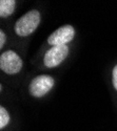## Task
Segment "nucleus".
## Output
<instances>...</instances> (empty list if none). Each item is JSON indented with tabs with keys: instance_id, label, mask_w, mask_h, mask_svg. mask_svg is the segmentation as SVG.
Here are the masks:
<instances>
[{
	"instance_id": "obj_1",
	"label": "nucleus",
	"mask_w": 117,
	"mask_h": 131,
	"mask_svg": "<svg viewBox=\"0 0 117 131\" xmlns=\"http://www.w3.org/2000/svg\"><path fill=\"white\" fill-rule=\"evenodd\" d=\"M39 23H40V13L36 9H32L17 20L14 28L18 36L26 37L36 30Z\"/></svg>"
},
{
	"instance_id": "obj_2",
	"label": "nucleus",
	"mask_w": 117,
	"mask_h": 131,
	"mask_svg": "<svg viewBox=\"0 0 117 131\" xmlns=\"http://www.w3.org/2000/svg\"><path fill=\"white\" fill-rule=\"evenodd\" d=\"M23 62L18 54L13 50L4 51L0 57V68L8 74H15L22 68Z\"/></svg>"
},
{
	"instance_id": "obj_3",
	"label": "nucleus",
	"mask_w": 117,
	"mask_h": 131,
	"mask_svg": "<svg viewBox=\"0 0 117 131\" xmlns=\"http://www.w3.org/2000/svg\"><path fill=\"white\" fill-rule=\"evenodd\" d=\"M54 79L50 75L47 74H41L38 77L34 78L30 83V93L35 96V97H40L48 93L54 86Z\"/></svg>"
},
{
	"instance_id": "obj_4",
	"label": "nucleus",
	"mask_w": 117,
	"mask_h": 131,
	"mask_svg": "<svg viewBox=\"0 0 117 131\" xmlns=\"http://www.w3.org/2000/svg\"><path fill=\"white\" fill-rule=\"evenodd\" d=\"M75 36V29L72 25H63L57 28L48 38L49 44L52 46H61L71 42Z\"/></svg>"
},
{
	"instance_id": "obj_5",
	"label": "nucleus",
	"mask_w": 117,
	"mask_h": 131,
	"mask_svg": "<svg viewBox=\"0 0 117 131\" xmlns=\"http://www.w3.org/2000/svg\"><path fill=\"white\" fill-rule=\"evenodd\" d=\"M69 53L68 45L52 46L44 54V65L49 68L56 67L66 60Z\"/></svg>"
},
{
	"instance_id": "obj_6",
	"label": "nucleus",
	"mask_w": 117,
	"mask_h": 131,
	"mask_svg": "<svg viewBox=\"0 0 117 131\" xmlns=\"http://www.w3.org/2000/svg\"><path fill=\"white\" fill-rule=\"evenodd\" d=\"M16 7V1L14 0H1L0 1V16L2 18L8 17L13 14Z\"/></svg>"
},
{
	"instance_id": "obj_7",
	"label": "nucleus",
	"mask_w": 117,
	"mask_h": 131,
	"mask_svg": "<svg viewBox=\"0 0 117 131\" xmlns=\"http://www.w3.org/2000/svg\"><path fill=\"white\" fill-rule=\"evenodd\" d=\"M10 122V115L4 107H0V129H3Z\"/></svg>"
},
{
	"instance_id": "obj_8",
	"label": "nucleus",
	"mask_w": 117,
	"mask_h": 131,
	"mask_svg": "<svg viewBox=\"0 0 117 131\" xmlns=\"http://www.w3.org/2000/svg\"><path fill=\"white\" fill-rule=\"evenodd\" d=\"M112 81H113V86L115 87V89L117 90V65L113 69V73H112Z\"/></svg>"
},
{
	"instance_id": "obj_9",
	"label": "nucleus",
	"mask_w": 117,
	"mask_h": 131,
	"mask_svg": "<svg viewBox=\"0 0 117 131\" xmlns=\"http://www.w3.org/2000/svg\"><path fill=\"white\" fill-rule=\"evenodd\" d=\"M5 35H4V32L3 30H0V48H2L3 45H4V43H5Z\"/></svg>"
}]
</instances>
